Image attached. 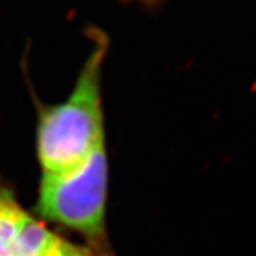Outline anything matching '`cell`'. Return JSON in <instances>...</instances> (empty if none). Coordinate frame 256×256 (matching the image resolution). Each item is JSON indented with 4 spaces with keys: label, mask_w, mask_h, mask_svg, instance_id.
Wrapping results in <instances>:
<instances>
[{
    "label": "cell",
    "mask_w": 256,
    "mask_h": 256,
    "mask_svg": "<svg viewBox=\"0 0 256 256\" xmlns=\"http://www.w3.org/2000/svg\"><path fill=\"white\" fill-rule=\"evenodd\" d=\"M92 40L94 48L70 95L62 103L39 110L36 146L42 174L69 170L106 147L100 84L107 39L94 32Z\"/></svg>",
    "instance_id": "cell-1"
},
{
    "label": "cell",
    "mask_w": 256,
    "mask_h": 256,
    "mask_svg": "<svg viewBox=\"0 0 256 256\" xmlns=\"http://www.w3.org/2000/svg\"><path fill=\"white\" fill-rule=\"evenodd\" d=\"M107 195V148L102 147L74 168L42 174L36 211L42 221L81 234L88 246L106 252Z\"/></svg>",
    "instance_id": "cell-2"
},
{
    "label": "cell",
    "mask_w": 256,
    "mask_h": 256,
    "mask_svg": "<svg viewBox=\"0 0 256 256\" xmlns=\"http://www.w3.org/2000/svg\"><path fill=\"white\" fill-rule=\"evenodd\" d=\"M0 256H108L54 233L17 200L12 188H0Z\"/></svg>",
    "instance_id": "cell-3"
},
{
    "label": "cell",
    "mask_w": 256,
    "mask_h": 256,
    "mask_svg": "<svg viewBox=\"0 0 256 256\" xmlns=\"http://www.w3.org/2000/svg\"><path fill=\"white\" fill-rule=\"evenodd\" d=\"M124 2H138V3L144 4V6H156L160 0H124Z\"/></svg>",
    "instance_id": "cell-4"
}]
</instances>
